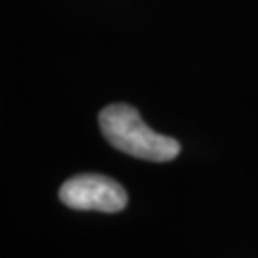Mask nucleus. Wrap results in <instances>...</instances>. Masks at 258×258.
Returning a JSON list of instances; mask_svg holds the SVG:
<instances>
[{"label": "nucleus", "instance_id": "nucleus-2", "mask_svg": "<svg viewBox=\"0 0 258 258\" xmlns=\"http://www.w3.org/2000/svg\"><path fill=\"white\" fill-rule=\"evenodd\" d=\"M59 201L75 211L119 212L128 203L124 187L103 174H79L59 187Z\"/></svg>", "mask_w": 258, "mask_h": 258}, {"label": "nucleus", "instance_id": "nucleus-1", "mask_svg": "<svg viewBox=\"0 0 258 258\" xmlns=\"http://www.w3.org/2000/svg\"><path fill=\"white\" fill-rule=\"evenodd\" d=\"M100 128L115 149L136 159L165 163L180 153V144L170 136L157 134L142 120L136 107L111 103L100 111Z\"/></svg>", "mask_w": 258, "mask_h": 258}]
</instances>
